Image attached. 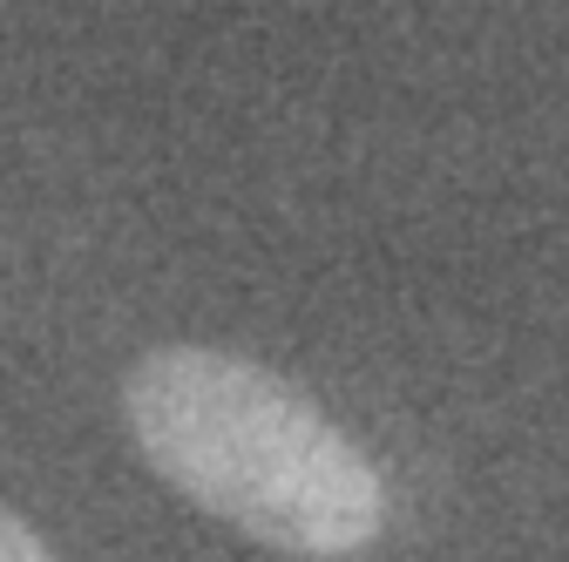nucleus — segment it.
Segmentation results:
<instances>
[{
  "label": "nucleus",
  "mask_w": 569,
  "mask_h": 562,
  "mask_svg": "<svg viewBox=\"0 0 569 562\" xmlns=\"http://www.w3.org/2000/svg\"><path fill=\"white\" fill-rule=\"evenodd\" d=\"M122 420L177 495L251 542L346 562L387 522L373 461L271 367L210 345H163L122 380Z\"/></svg>",
  "instance_id": "1"
},
{
  "label": "nucleus",
  "mask_w": 569,
  "mask_h": 562,
  "mask_svg": "<svg viewBox=\"0 0 569 562\" xmlns=\"http://www.w3.org/2000/svg\"><path fill=\"white\" fill-rule=\"evenodd\" d=\"M0 562H48V549L34 542V529H21L8 509H0Z\"/></svg>",
  "instance_id": "2"
}]
</instances>
